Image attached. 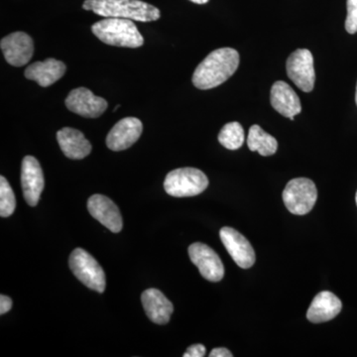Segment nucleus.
<instances>
[{"label": "nucleus", "mask_w": 357, "mask_h": 357, "mask_svg": "<svg viewBox=\"0 0 357 357\" xmlns=\"http://www.w3.org/2000/svg\"><path fill=\"white\" fill-rule=\"evenodd\" d=\"M238 52L232 48H220L206 56L192 75V84L199 89L217 88L227 82L239 66Z\"/></svg>", "instance_id": "nucleus-1"}, {"label": "nucleus", "mask_w": 357, "mask_h": 357, "mask_svg": "<svg viewBox=\"0 0 357 357\" xmlns=\"http://www.w3.org/2000/svg\"><path fill=\"white\" fill-rule=\"evenodd\" d=\"M91 31L105 44L126 48H139L144 38L132 20L107 17L91 26Z\"/></svg>", "instance_id": "nucleus-2"}, {"label": "nucleus", "mask_w": 357, "mask_h": 357, "mask_svg": "<svg viewBox=\"0 0 357 357\" xmlns=\"http://www.w3.org/2000/svg\"><path fill=\"white\" fill-rule=\"evenodd\" d=\"M93 13L103 17L150 22L160 18L157 7L141 0H93Z\"/></svg>", "instance_id": "nucleus-3"}, {"label": "nucleus", "mask_w": 357, "mask_h": 357, "mask_svg": "<svg viewBox=\"0 0 357 357\" xmlns=\"http://www.w3.org/2000/svg\"><path fill=\"white\" fill-rule=\"evenodd\" d=\"M206 174L196 168H180L167 175L164 188L167 194L176 198L198 196L208 188Z\"/></svg>", "instance_id": "nucleus-4"}, {"label": "nucleus", "mask_w": 357, "mask_h": 357, "mask_svg": "<svg viewBox=\"0 0 357 357\" xmlns=\"http://www.w3.org/2000/svg\"><path fill=\"white\" fill-rule=\"evenodd\" d=\"M282 198L291 213L305 215L314 208L318 199V191L310 178H296L286 185Z\"/></svg>", "instance_id": "nucleus-5"}, {"label": "nucleus", "mask_w": 357, "mask_h": 357, "mask_svg": "<svg viewBox=\"0 0 357 357\" xmlns=\"http://www.w3.org/2000/svg\"><path fill=\"white\" fill-rule=\"evenodd\" d=\"M69 264L73 273L84 285L96 292H105V271L89 252L82 248L75 249L70 256Z\"/></svg>", "instance_id": "nucleus-6"}, {"label": "nucleus", "mask_w": 357, "mask_h": 357, "mask_svg": "<svg viewBox=\"0 0 357 357\" xmlns=\"http://www.w3.org/2000/svg\"><path fill=\"white\" fill-rule=\"evenodd\" d=\"M286 69L289 79L301 91L306 93L312 91L316 81V74L311 52L307 49H298L294 52L288 58Z\"/></svg>", "instance_id": "nucleus-7"}, {"label": "nucleus", "mask_w": 357, "mask_h": 357, "mask_svg": "<svg viewBox=\"0 0 357 357\" xmlns=\"http://www.w3.org/2000/svg\"><path fill=\"white\" fill-rule=\"evenodd\" d=\"M189 255L204 279L211 282L222 280L225 276V267L220 256L210 246L201 243L192 244L189 248Z\"/></svg>", "instance_id": "nucleus-8"}, {"label": "nucleus", "mask_w": 357, "mask_h": 357, "mask_svg": "<svg viewBox=\"0 0 357 357\" xmlns=\"http://www.w3.org/2000/svg\"><path fill=\"white\" fill-rule=\"evenodd\" d=\"M66 107L74 114L86 117L96 119L107 110V100L100 96H96L86 88L73 89L66 98Z\"/></svg>", "instance_id": "nucleus-9"}, {"label": "nucleus", "mask_w": 357, "mask_h": 357, "mask_svg": "<svg viewBox=\"0 0 357 357\" xmlns=\"http://www.w3.org/2000/svg\"><path fill=\"white\" fill-rule=\"evenodd\" d=\"M220 239L234 261L243 269L252 267L255 263V249L241 232L225 227L220 231Z\"/></svg>", "instance_id": "nucleus-10"}, {"label": "nucleus", "mask_w": 357, "mask_h": 357, "mask_svg": "<svg viewBox=\"0 0 357 357\" xmlns=\"http://www.w3.org/2000/svg\"><path fill=\"white\" fill-rule=\"evenodd\" d=\"M2 53L9 65L22 67L28 64L34 53V43L24 32H14L7 35L0 42Z\"/></svg>", "instance_id": "nucleus-11"}, {"label": "nucleus", "mask_w": 357, "mask_h": 357, "mask_svg": "<svg viewBox=\"0 0 357 357\" xmlns=\"http://www.w3.org/2000/svg\"><path fill=\"white\" fill-rule=\"evenodd\" d=\"M21 184L25 201L29 206L38 204L44 190V174L38 160L33 156H26L21 167Z\"/></svg>", "instance_id": "nucleus-12"}, {"label": "nucleus", "mask_w": 357, "mask_h": 357, "mask_svg": "<svg viewBox=\"0 0 357 357\" xmlns=\"http://www.w3.org/2000/svg\"><path fill=\"white\" fill-rule=\"evenodd\" d=\"M143 131L142 122L135 117H126L117 122L107 134V145L112 151H122L132 146Z\"/></svg>", "instance_id": "nucleus-13"}, {"label": "nucleus", "mask_w": 357, "mask_h": 357, "mask_svg": "<svg viewBox=\"0 0 357 357\" xmlns=\"http://www.w3.org/2000/svg\"><path fill=\"white\" fill-rule=\"evenodd\" d=\"M88 210L91 217L107 227L112 232L119 234L122 229V217L119 206L107 197L93 195L89 199Z\"/></svg>", "instance_id": "nucleus-14"}, {"label": "nucleus", "mask_w": 357, "mask_h": 357, "mask_svg": "<svg viewBox=\"0 0 357 357\" xmlns=\"http://www.w3.org/2000/svg\"><path fill=\"white\" fill-rule=\"evenodd\" d=\"M148 318L157 325H166L174 312L172 303L158 289H148L141 296Z\"/></svg>", "instance_id": "nucleus-15"}, {"label": "nucleus", "mask_w": 357, "mask_h": 357, "mask_svg": "<svg viewBox=\"0 0 357 357\" xmlns=\"http://www.w3.org/2000/svg\"><path fill=\"white\" fill-rule=\"evenodd\" d=\"M270 100L275 110L291 121L302 110L299 96L285 82L278 81L272 86Z\"/></svg>", "instance_id": "nucleus-16"}, {"label": "nucleus", "mask_w": 357, "mask_h": 357, "mask_svg": "<svg viewBox=\"0 0 357 357\" xmlns=\"http://www.w3.org/2000/svg\"><path fill=\"white\" fill-rule=\"evenodd\" d=\"M67 67L64 63L49 58L44 62H35L25 70L26 79L36 82L39 86L47 88L55 84L64 76Z\"/></svg>", "instance_id": "nucleus-17"}, {"label": "nucleus", "mask_w": 357, "mask_h": 357, "mask_svg": "<svg viewBox=\"0 0 357 357\" xmlns=\"http://www.w3.org/2000/svg\"><path fill=\"white\" fill-rule=\"evenodd\" d=\"M342 309V301L335 294L324 291L312 300L307 312V319L314 324L325 323L335 319Z\"/></svg>", "instance_id": "nucleus-18"}, {"label": "nucleus", "mask_w": 357, "mask_h": 357, "mask_svg": "<svg viewBox=\"0 0 357 357\" xmlns=\"http://www.w3.org/2000/svg\"><path fill=\"white\" fill-rule=\"evenodd\" d=\"M57 140L66 157L72 160L86 158L91 152V144L77 129L65 128L57 132Z\"/></svg>", "instance_id": "nucleus-19"}, {"label": "nucleus", "mask_w": 357, "mask_h": 357, "mask_svg": "<svg viewBox=\"0 0 357 357\" xmlns=\"http://www.w3.org/2000/svg\"><path fill=\"white\" fill-rule=\"evenodd\" d=\"M248 145L250 151L258 152L262 156H271L278 149V142L275 137L256 124L249 129Z\"/></svg>", "instance_id": "nucleus-20"}, {"label": "nucleus", "mask_w": 357, "mask_h": 357, "mask_svg": "<svg viewBox=\"0 0 357 357\" xmlns=\"http://www.w3.org/2000/svg\"><path fill=\"white\" fill-rule=\"evenodd\" d=\"M245 135L243 126L238 122L234 121L225 124L218 134V141L223 147L229 150H237L243 146Z\"/></svg>", "instance_id": "nucleus-21"}, {"label": "nucleus", "mask_w": 357, "mask_h": 357, "mask_svg": "<svg viewBox=\"0 0 357 357\" xmlns=\"http://www.w3.org/2000/svg\"><path fill=\"white\" fill-rule=\"evenodd\" d=\"M16 208V199L13 188L3 176L0 177V215L8 218L13 215Z\"/></svg>", "instance_id": "nucleus-22"}, {"label": "nucleus", "mask_w": 357, "mask_h": 357, "mask_svg": "<svg viewBox=\"0 0 357 357\" xmlns=\"http://www.w3.org/2000/svg\"><path fill=\"white\" fill-rule=\"evenodd\" d=\"M345 30L349 34L357 32V0H347V16L345 20Z\"/></svg>", "instance_id": "nucleus-23"}, {"label": "nucleus", "mask_w": 357, "mask_h": 357, "mask_svg": "<svg viewBox=\"0 0 357 357\" xmlns=\"http://www.w3.org/2000/svg\"><path fill=\"white\" fill-rule=\"evenodd\" d=\"M206 356V347L203 344L191 345L184 354V357H204Z\"/></svg>", "instance_id": "nucleus-24"}, {"label": "nucleus", "mask_w": 357, "mask_h": 357, "mask_svg": "<svg viewBox=\"0 0 357 357\" xmlns=\"http://www.w3.org/2000/svg\"><path fill=\"white\" fill-rule=\"evenodd\" d=\"M13 307V300L7 296H0V314H6Z\"/></svg>", "instance_id": "nucleus-25"}, {"label": "nucleus", "mask_w": 357, "mask_h": 357, "mask_svg": "<svg viewBox=\"0 0 357 357\" xmlns=\"http://www.w3.org/2000/svg\"><path fill=\"white\" fill-rule=\"evenodd\" d=\"M231 352L229 349L218 347V349H213L211 351L210 357H232Z\"/></svg>", "instance_id": "nucleus-26"}, {"label": "nucleus", "mask_w": 357, "mask_h": 357, "mask_svg": "<svg viewBox=\"0 0 357 357\" xmlns=\"http://www.w3.org/2000/svg\"><path fill=\"white\" fill-rule=\"evenodd\" d=\"M83 8L84 10L91 11L93 8V0H86L83 4Z\"/></svg>", "instance_id": "nucleus-27"}, {"label": "nucleus", "mask_w": 357, "mask_h": 357, "mask_svg": "<svg viewBox=\"0 0 357 357\" xmlns=\"http://www.w3.org/2000/svg\"><path fill=\"white\" fill-rule=\"evenodd\" d=\"M190 1L197 4H206V2H208V0H190Z\"/></svg>", "instance_id": "nucleus-28"}, {"label": "nucleus", "mask_w": 357, "mask_h": 357, "mask_svg": "<svg viewBox=\"0 0 357 357\" xmlns=\"http://www.w3.org/2000/svg\"><path fill=\"white\" fill-rule=\"evenodd\" d=\"M119 107H121V105H116V107H115V109H114V112H116V110L119 109Z\"/></svg>", "instance_id": "nucleus-29"}, {"label": "nucleus", "mask_w": 357, "mask_h": 357, "mask_svg": "<svg viewBox=\"0 0 357 357\" xmlns=\"http://www.w3.org/2000/svg\"><path fill=\"white\" fill-rule=\"evenodd\" d=\"M356 102L357 105V86H356Z\"/></svg>", "instance_id": "nucleus-30"}, {"label": "nucleus", "mask_w": 357, "mask_h": 357, "mask_svg": "<svg viewBox=\"0 0 357 357\" xmlns=\"http://www.w3.org/2000/svg\"><path fill=\"white\" fill-rule=\"evenodd\" d=\"M356 204H357V192H356Z\"/></svg>", "instance_id": "nucleus-31"}]
</instances>
